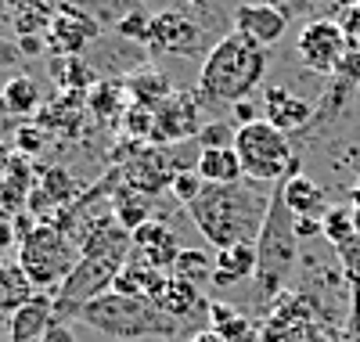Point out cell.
<instances>
[{
	"label": "cell",
	"mask_w": 360,
	"mask_h": 342,
	"mask_svg": "<svg viewBox=\"0 0 360 342\" xmlns=\"http://www.w3.org/2000/svg\"><path fill=\"white\" fill-rule=\"evenodd\" d=\"M270 198L274 195H263L245 184H205V191L188 205V216L198 234L220 253V248L259 238Z\"/></svg>",
	"instance_id": "6da1fadb"
},
{
	"label": "cell",
	"mask_w": 360,
	"mask_h": 342,
	"mask_svg": "<svg viewBox=\"0 0 360 342\" xmlns=\"http://www.w3.org/2000/svg\"><path fill=\"white\" fill-rule=\"evenodd\" d=\"M266 65H270V51L231 29V33L224 40H217V47L205 54L202 69H198L195 94L202 98V105L245 101L263 83Z\"/></svg>",
	"instance_id": "7a4b0ae2"
},
{
	"label": "cell",
	"mask_w": 360,
	"mask_h": 342,
	"mask_svg": "<svg viewBox=\"0 0 360 342\" xmlns=\"http://www.w3.org/2000/svg\"><path fill=\"white\" fill-rule=\"evenodd\" d=\"M79 321L90 324L94 331H101V335L123 338V342H130V338H152V335L173 338L180 331V324H184V321L162 314L155 303L137 299V296H123L115 289L98 296L94 303H86L79 310Z\"/></svg>",
	"instance_id": "3957f363"
},
{
	"label": "cell",
	"mask_w": 360,
	"mask_h": 342,
	"mask_svg": "<svg viewBox=\"0 0 360 342\" xmlns=\"http://www.w3.org/2000/svg\"><path fill=\"white\" fill-rule=\"evenodd\" d=\"M234 151L242 163L245 180L256 184H285L288 177L299 173V155L288 144V134L274 130L266 119H256L249 127H238Z\"/></svg>",
	"instance_id": "277c9868"
},
{
	"label": "cell",
	"mask_w": 360,
	"mask_h": 342,
	"mask_svg": "<svg viewBox=\"0 0 360 342\" xmlns=\"http://www.w3.org/2000/svg\"><path fill=\"white\" fill-rule=\"evenodd\" d=\"M299 260V238L292 227V213L281 202V191H274L270 198V213L263 220V231L256 238V281H259V296L270 299L295 270Z\"/></svg>",
	"instance_id": "5b68a950"
},
{
	"label": "cell",
	"mask_w": 360,
	"mask_h": 342,
	"mask_svg": "<svg viewBox=\"0 0 360 342\" xmlns=\"http://www.w3.org/2000/svg\"><path fill=\"white\" fill-rule=\"evenodd\" d=\"M18 263H22L25 277L33 281L37 292H47V289L58 292V285H62L72 274V267L79 263V248L62 227L40 220L18 241Z\"/></svg>",
	"instance_id": "8992f818"
},
{
	"label": "cell",
	"mask_w": 360,
	"mask_h": 342,
	"mask_svg": "<svg viewBox=\"0 0 360 342\" xmlns=\"http://www.w3.org/2000/svg\"><path fill=\"white\" fill-rule=\"evenodd\" d=\"M123 267H127L123 256H79L72 274L54 292V314H58V321L79 317V310L86 303H94L98 296L112 292V285H115V277H119Z\"/></svg>",
	"instance_id": "52a82bcc"
},
{
	"label": "cell",
	"mask_w": 360,
	"mask_h": 342,
	"mask_svg": "<svg viewBox=\"0 0 360 342\" xmlns=\"http://www.w3.org/2000/svg\"><path fill=\"white\" fill-rule=\"evenodd\" d=\"M295 54L299 61L321 76H335L342 58L349 54V40H346V29L335 18H314L299 29L295 37Z\"/></svg>",
	"instance_id": "ba28073f"
},
{
	"label": "cell",
	"mask_w": 360,
	"mask_h": 342,
	"mask_svg": "<svg viewBox=\"0 0 360 342\" xmlns=\"http://www.w3.org/2000/svg\"><path fill=\"white\" fill-rule=\"evenodd\" d=\"M98 37H101V22L94 18V11L72 4V0H62L54 8V22L47 29L44 44H47V54L54 58H79Z\"/></svg>",
	"instance_id": "9c48e42d"
},
{
	"label": "cell",
	"mask_w": 360,
	"mask_h": 342,
	"mask_svg": "<svg viewBox=\"0 0 360 342\" xmlns=\"http://www.w3.org/2000/svg\"><path fill=\"white\" fill-rule=\"evenodd\" d=\"M198 94H173L155 105V122H152V144H176L184 137H198Z\"/></svg>",
	"instance_id": "30bf717a"
},
{
	"label": "cell",
	"mask_w": 360,
	"mask_h": 342,
	"mask_svg": "<svg viewBox=\"0 0 360 342\" xmlns=\"http://www.w3.org/2000/svg\"><path fill=\"white\" fill-rule=\"evenodd\" d=\"M148 47H155L162 54H176V58H191L202 51V25L195 18H188L184 11L166 8L152 18V40Z\"/></svg>",
	"instance_id": "8fae6325"
},
{
	"label": "cell",
	"mask_w": 360,
	"mask_h": 342,
	"mask_svg": "<svg viewBox=\"0 0 360 342\" xmlns=\"http://www.w3.org/2000/svg\"><path fill=\"white\" fill-rule=\"evenodd\" d=\"M180 248H184V245L176 241V234H173L166 224L152 220V224H144V227L134 231L130 263H141V267H148V270L169 274L173 263H176V256H180Z\"/></svg>",
	"instance_id": "7c38bea8"
},
{
	"label": "cell",
	"mask_w": 360,
	"mask_h": 342,
	"mask_svg": "<svg viewBox=\"0 0 360 342\" xmlns=\"http://www.w3.org/2000/svg\"><path fill=\"white\" fill-rule=\"evenodd\" d=\"M176 170H184V166H176L166 155V148H144L141 155H134V159L123 166L119 177H123L127 188H137V191L155 198L162 188H169V180H173Z\"/></svg>",
	"instance_id": "4fadbf2b"
},
{
	"label": "cell",
	"mask_w": 360,
	"mask_h": 342,
	"mask_svg": "<svg viewBox=\"0 0 360 342\" xmlns=\"http://www.w3.org/2000/svg\"><path fill=\"white\" fill-rule=\"evenodd\" d=\"M285 29H288V15L270 4H242L234 11V33L256 40L266 51L285 37Z\"/></svg>",
	"instance_id": "5bb4252c"
},
{
	"label": "cell",
	"mask_w": 360,
	"mask_h": 342,
	"mask_svg": "<svg viewBox=\"0 0 360 342\" xmlns=\"http://www.w3.org/2000/svg\"><path fill=\"white\" fill-rule=\"evenodd\" d=\"M281 202L292 213V220H324V213L332 209L328 205V191L307 173H295L281 184Z\"/></svg>",
	"instance_id": "9a60e30c"
},
{
	"label": "cell",
	"mask_w": 360,
	"mask_h": 342,
	"mask_svg": "<svg viewBox=\"0 0 360 342\" xmlns=\"http://www.w3.org/2000/svg\"><path fill=\"white\" fill-rule=\"evenodd\" d=\"M310 115H314V108L303 98H295L288 87H266V94H263V119L274 130L295 134V130H303L310 122Z\"/></svg>",
	"instance_id": "2e32d148"
},
{
	"label": "cell",
	"mask_w": 360,
	"mask_h": 342,
	"mask_svg": "<svg viewBox=\"0 0 360 342\" xmlns=\"http://www.w3.org/2000/svg\"><path fill=\"white\" fill-rule=\"evenodd\" d=\"M54 321H58V314H54V296L37 292L22 310H15V314H11V321H8L11 331H8V335H11V342H40Z\"/></svg>",
	"instance_id": "e0dca14e"
},
{
	"label": "cell",
	"mask_w": 360,
	"mask_h": 342,
	"mask_svg": "<svg viewBox=\"0 0 360 342\" xmlns=\"http://www.w3.org/2000/svg\"><path fill=\"white\" fill-rule=\"evenodd\" d=\"M37 188V170L29 166L25 155L11 151V163L4 166V177H0V209L4 213H25L29 195Z\"/></svg>",
	"instance_id": "ac0fdd59"
},
{
	"label": "cell",
	"mask_w": 360,
	"mask_h": 342,
	"mask_svg": "<svg viewBox=\"0 0 360 342\" xmlns=\"http://www.w3.org/2000/svg\"><path fill=\"white\" fill-rule=\"evenodd\" d=\"M152 303L162 310V314L176 317V321H188V317H195V314H202V310H205L202 289L191 285V281H184V277H176V274H166V281H162V289L155 292Z\"/></svg>",
	"instance_id": "d6986e66"
},
{
	"label": "cell",
	"mask_w": 360,
	"mask_h": 342,
	"mask_svg": "<svg viewBox=\"0 0 360 342\" xmlns=\"http://www.w3.org/2000/svg\"><path fill=\"white\" fill-rule=\"evenodd\" d=\"M152 213H155V198L152 195H144L137 188H127V184H115L112 188V216L119 220V227H127L130 234L137 227H144V224H152L155 220Z\"/></svg>",
	"instance_id": "ffe728a7"
},
{
	"label": "cell",
	"mask_w": 360,
	"mask_h": 342,
	"mask_svg": "<svg viewBox=\"0 0 360 342\" xmlns=\"http://www.w3.org/2000/svg\"><path fill=\"white\" fill-rule=\"evenodd\" d=\"M245 277H256V241L245 245H231L217 253V270H213V285L217 289H231Z\"/></svg>",
	"instance_id": "44dd1931"
},
{
	"label": "cell",
	"mask_w": 360,
	"mask_h": 342,
	"mask_svg": "<svg viewBox=\"0 0 360 342\" xmlns=\"http://www.w3.org/2000/svg\"><path fill=\"white\" fill-rule=\"evenodd\" d=\"M130 105H134V98H130L127 83H119V80H98L94 90L86 94V112L94 119H101V122L123 119Z\"/></svg>",
	"instance_id": "7402d4cb"
},
{
	"label": "cell",
	"mask_w": 360,
	"mask_h": 342,
	"mask_svg": "<svg viewBox=\"0 0 360 342\" xmlns=\"http://www.w3.org/2000/svg\"><path fill=\"white\" fill-rule=\"evenodd\" d=\"M33 296H37V289H33V281L25 277L22 263L0 256V317L11 321L15 310H22Z\"/></svg>",
	"instance_id": "603a6c76"
},
{
	"label": "cell",
	"mask_w": 360,
	"mask_h": 342,
	"mask_svg": "<svg viewBox=\"0 0 360 342\" xmlns=\"http://www.w3.org/2000/svg\"><path fill=\"white\" fill-rule=\"evenodd\" d=\"M195 170L205 184H242V177H245L234 148H205V151H198Z\"/></svg>",
	"instance_id": "cb8c5ba5"
},
{
	"label": "cell",
	"mask_w": 360,
	"mask_h": 342,
	"mask_svg": "<svg viewBox=\"0 0 360 342\" xmlns=\"http://www.w3.org/2000/svg\"><path fill=\"white\" fill-rule=\"evenodd\" d=\"M0 108H4L8 115H15V119L37 115L40 112V87H37V80L25 76V72L11 76L4 83V90H0Z\"/></svg>",
	"instance_id": "d4e9b609"
},
{
	"label": "cell",
	"mask_w": 360,
	"mask_h": 342,
	"mask_svg": "<svg viewBox=\"0 0 360 342\" xmlns=\"http://www.w3.org/2000/svg\"><path fill=\"white\" fill-rule=\"evenodd\" d=\"M51 80L58 87V94H90L98 83L94 69H90L83 58H54Z\"/></svg>",
	"instance_id": "484cf974"
},
{
	"label": "cell",
	"mask_w": 360,
	"mask_h": 342,
	"mask_svg": "<svg viewBox=\"0 0 360 342\" xmlns=\"http://www.w3.org/2000/svg\"><path fill=\"white\" fill-rule=\"evenodd\" d=\"M54 22V8L47 4H33V0H18L11 8V25L15 37H47V29Z\"/></svg>",
	"instance_id": "4316f807"
},
{
	"label": "cell",
	"mask_w": 360,
	"mask_h": 342,
	"mask_svg": "<svg viewBox=\"0 0 360 342\" xmlns=\"http://www.w3.org/2000/svg\"><path fill=\"white\" fill-rule=\"evenodd\" d=\"M213 270H217V260L209 256L205 248H180V256H176L169 274L184 277V281L202 289V285H213Z\"/></svg>",
	"instance_id": "83f0119b"
},
{
	"label": "cell",
	"mask_w": 360,
	"mask_h": 342,
	"mask_svg": "<svg viewBox=\"0 0 360 342\" xmlns=\"http://www.w3.org/2000/svg\"><path fill=\"white\" fill-rule=\"evenodd\" d=\"M209 317H213V335H220L224 342H249L252 338V328H249L242 310H234V306L217 299L209 306Z\"/></svg>",
	"instance_id": "f1b7e54d"
},
{
	"label": "cell",
	"mask_w": 360,
	"mask_h": 342,
	"mask_svg": "<svg viewBox=\"0 0 360 342\" xmlns=\"http://www.w3.org/2000/svg\"><path fill=\"white\" fill-rule=\"evenodd\" d=\"M127 90H130L134 105H144V108H155L159 101H166V98L173 94L169 83H166L155 69H144V72L130 76V80H127Z\"/></svg>",
	"instance_id": "f546056e"
},
{
	"label": "cell",
	"mask_w": 360,
	"mask_h": 342,
	"mask_svg": "<svg viewBox=\"0 0 360 342\" xmlns=\"http://www.w3.org/2000/svg\"><path fill=\"white\" fill-rule=\"evenodd\" d=\"M321 234L332 241L335 248H346L353 238H356V227H353V209L349 205H332L321 220Z\"/></svg>",
	"instance_id": "4dcf8cb0"
},
{
	"label": "cell",
	"mask_w": 360,
	"mask_h": 342,
	"mask_svg": "<svg viewBox=\"0 0 360 342\" xmlns=\"http://www.w3.org/2000/svg\"><path fill=\"white\" fill-rule=\"evenodd\" d=\"M152 11H144V8H134V11H123L115 18V33L119 37H127L134 44H148L152 40Z\"/></svg>",
	"instance_id": "1f68e13d"
},
{
	"label": "cell",
	"mask_w": 360,
	"mask_h": 342,
	"mask_svg": "<svg viewBox=\"0 0 360 342\" xmlns=\"http://www.w3.org/2000/svg\"><path fill=\"white\" fill-rule=\"evenodd\" d=\"M202 191H205V180L198 177V170H195V166L176 170V173H173V180H169V195H173L180 205H191Z\"/></svg>",
	"instance_id": "d6a6232c"
},
{
	"label": "cell",
	"mask_w": 360,
	"mask_h": 342,
	"mask_svg": "<svg viewBox=\"0 0 360 342\" xmlns=\"http://www.w3.org/2000/svg\"><path fill=\"white\" fill-rule=\"evenodd\" d=\"M234 137H238V127L227 119H213V122H202V130H198V144L202 151L205 148H234Z\"/></svg>",
	"instance_id": "836d02e7"
},
{
	"label": "cell",
	"mask_w": 360,
	"mask_h": 342,
	"mask_svg": "<svg viewBox=\"0 0 360 342\" xmlns=\"http://www.w3.org/2000/svg\"><path fill=\"white\" fill-rule=\"evenodd\" d=\"M44 127H40V122H25V127H18V155H25V159H29V155H37L40 148H44Z\"/></svg>",
	"instance_id": "e575fe53"
},
{
	"label": "cell",
	"mask_w": 360,
	"mask_h": 342,
	"mask_svg": "<svg viewBox=\"0 0 360 342\" xmlns=\"http://www.w3.org/2000/svg\"><path fill=\"white\" fill-rule=\"evenodd\" d=\"M231 115H234V127H249V122L263 119V115H259V108L252 105V98H245V101H234V105H231Z\"/></svg>",
	"instance_id": "d590c367"
},
{
	"label": "cell",
	"mask_w": 360,
	"mask_h": 342,
	"mask_svg": "<svg viewBox=\"0 0 360 342\" xmlns=\"http://www.w3.org/2000/svg\"><path fill=\"white\" fill-rule=\"evenodd\" d=\"M18 241V231H15V216L0 209V256L8 253V248Z\"/></svg>",
	"instance_id": "8d00e7d4"
},
{
	"label": "cell",
	"mask_w": 360,
	"mask_h": 342,
	"mask_svg": "<svg viewBox=\"0 0 360 342\" xmlns=\"http://www.w3.org/2000/svg\"><path fill=\"white\" fill-rule=\"evenodd\" d=\"M15 47H18L25 58H37V54H44V51H47L44 37H18V40H15Z\"/></svg>",
	"instance_id": "74e56055"
},
{
	"label": "cell",
	"mask_w": 360,
	"mask_h": 342,
	"mask_svg": "<svg viewBox=\"0 0 360 342\" xmlns=\"http://www.w3.org/2000/svg\"><path fill=\"white\" fill-rule=\"evenodd\" d=\"M40 342H76V335L69 331V324H65V321H54Z\"/></svg>",
	"instance_id": "f35d334b"
},
{
	"label": "cell",
	"mask_w": 360,
	"mask_h": 342,
	"mask_svg": "<svg viewBox=\"0 0 360 342\" xmlns=\"http://www.w3.org/2000/svg\"><path fill=\"white\" fill-rule=\"evenodd\" d=\"M292 227H295V238H314V234H321V220H292Z\"/></svg>",
	"instance_id": "ab89813d"
},
{
	"label": "cell",
	"mask_w": 360,
	"mask_h": 342,
	"mask_svg": "<svg viewBox=\"0 0 360 342\" xmlns=\"http://www.w3.org/2000/svg\"><path fill=\"white\" fill-rule=\"evenodd\" d=\"M349 202H353V205H349V209H353V227H356V238H360V195L353 191Z\"/></svg>",
	"instance_id": "60d3db41"
},
{
	"label": "cell",
	"mask_w": 360,
	"mask_h": 342,
	"mask_svg": "<svg viewBox=\"0 0 360 342\" xmlns=\"http://www.w3.org/2000/svg\"><path fill=\"white\" fill-rule=\"evenodd\" d=\"M270 8H278V11H285V15H292V8L299 4V0H266Z\"/></svg>",
	"instance_id": "b9f144b4"
},
{
	"label": "cell",
	"mask_w": 360,
	"mask_h": 342,
	"mask_svg": "<svg viewBox=\"0 0 360 342\" xmlns=\"http://www.w3.org/2000/svg\"><path fill=\"white\" fill-rule=\"evenodd\" d=\"M191 342H224L220 335H213V331H202V335H195Z\"/></svg>",
	"instance_id": "7bdbcfd3"
},
{
	"label": "cell",
	"mask_w": 360,
	"mask_h": 342,
	"mask_svg": "<svg viewBox=\"0 0 360 342\" xmlns=\"http://www.w3.org/2000/svg\"><path fill=\"white\" fill-rule=\"evenodd\" d=\"M11 54H15V51H11V47H8V44H4V40H0V65H4V61H8V58H11Z\"/></svg>",
	"instance_id": "ee69618b"
},
{
	"label": "cell",
	"mask_w": 360,
	"mask_h": 342,
	"mask_svg": "<svg viewBox=\"0 0 360 342\" xmlns=\"http://www.w3.org/2000/svg\"><path fill=\"white\" fill-rule=\"evenodd\" d=\"M180 4H191V8H202V4H205V0H180Z\"/></svg>",
	"instance_id": "f6af8a7d"
},
{
	"label": "cell",
	"mask_w": 360,
	"mask_h": 342,
	"mask_svg": "<svg viewBox=\"0 0 360 342\" xmlns=\"http://www.w3.org/2000/svg\"><path fill=\"white\" fill-rule=\"evenodd\" d=\"M4 331H11V328H8V317H0V335H4Z\"/></svg>",
	"instance_id": "bcb514c9"
},
{
	"label": "cell",
	"mask_w": 360,
	"mask_h": 342,
	"mask_svg": "<svg viewBox=\"0 0 360 342\" xmlns=\"http://www.w3.org/2000/svg\"><path fill=\"white\" fill-rule=\"evenodd\" d=\"M353 191H356V195H360V173H356V184H353Z\"/></svg>",
	"instance_id": "7dc6e473"
},
{
	"label": "cell",
	"mask_w": 360,
	"mask_h": 342,
	"mask_svg": "<svg viewBox=\"0 0 360 342\" xmlns=\"http://www.w3.org/2000/svg\"><path fill=\"white\" fill-rule=\"evenodd\" d=\"M33 4H44V0H33Z\"/></svg>",
	"instance_id": "c3c4849f"
}]
</instances>
